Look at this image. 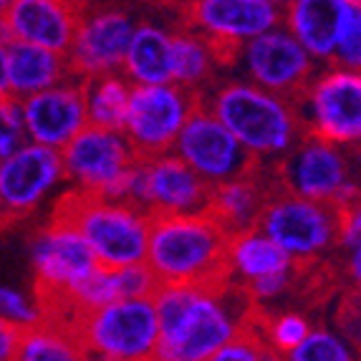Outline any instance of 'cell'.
Masks as SVG:
<instances>
[{"label": "cell", "mask_w": 361, "mask_h": 361, "mask_svg": "<svg viewBox=\"0 0 361 361\" xmlns=\"http://www.w3.org/2000/svg\"><path fill=\"white\" fill-rule=\"evenodd\" d=\"M349 0H290L283 3V23L308 56L331 61Z\"/></svg>", "instance_id": "obj_21"}, {"label": "cell", "mask_w": 361, "mask_h": 361, "mask_svg": "<svg viewBox=\"0 0 361 361\" xmlns=\"http://www.w3.org/2000/svg\"><path fill=\"white\" fill-rule=\"evenodd\" d=\"M20 331L23 326H16L0 316V361H13L16 359V349H18Z\"/></svg>", "instance_id": "obj_33"}, {"label": "cell", "mask_w": 361, "mask_h": 361, "mask_svg": "<svg viewBox=\"0 0 361 361\" xmlns=\"http://www.w3.org/2000/svg\"><path fill=\"white\" fill-rule=\"evenodd\" d=\"M8 94V68H6V49H0V97Z\"/></svg>", "instance_id": "obj_35"}, {"label": "cell", "mask_w": 361, "mask_h": 361, "mask_svg": "<svg viewBox=\"0 0 361 361\" xmlns=\"http://www.w3.org/2000/svg\"><path fill=\"white\" fill-rule=\"evenodd\" d=\"M278 192H283V187L278 182L273 162L263 159L260 169L250 177L212 185L205 210L200 212V217H205L217 233L233 240V238L258 230L265 205Z\"/></svg>", "instance_id": "obj_14"}, {"label": "cell", "mask_w": 361, "mask_h": 361, "mask_svg": "<svg viewBox=\"0 0 361 361\" xmlns=\"http://www.w3.org/2000/svg\"><path fill=\"white\" fill-rule=\"evenodd\" d=\"M124 73H129V78L139 86L172 84V49L167 30L147 20L134 25L124 56Z\"/></svg>", "instance_id": "obj_23"}, {"label": "cell", "mask_w": 361, "mask_h": 361, "mask_svg": "<svg viewBox=\"0 0 361 361\" xmlns=\"http://www.w3.org/2000/svg\"><path fill=\"white\" fill-rule=\"evenodd\" d=\"M283 361H356L349 346L336 336V334L316 329L311 331L303 343H298L290 354L283 356Z\"/></svg>", "instance_id": "obj_30"}, {"label": "cell", "mask_w": 361, "mask_h": 361, "mask_svg": "<svg viewBox=\"0 0 361 361\" xmlns=\"http://www.w3.org/2000/svg\"><path fill=\"white\" fill-rule=\"evenodd\" d=\"M228 243L200 215H149L145 263L164 288L223 293L235 283Z\"/></svg>", "instance_id": "obj_1"}, {"label": "cell", "mask_w": 361, "mask_h": 361, "mask_svg": "<svg viewBox=\"0 0 361 361\" xmlns=\"http://www.w3.org/2000/svg\"><path fill=\"white\" fill-rule=\"evenodd\" d=\"M66 180H76L86 190H104L111 180L134 167V157L121 134L86 124L66 147L59 149Z\"/></svg>", "instance_id": "obj_16"}, {"label": "cell", "mask_w": 361, "mask_h": 361, "mask_svg": "<svg viewBox=\"0 0 361 361\" xmlns=\"http://www.w3.org/2000/svg\"><path fill=\"white\" fill-rule=\"evenodd\" d=\"M6 68H8V94L20 99V102H23V97L28 99L33 94H41L46 89L61 86L63 78H68L66 56L20 41H13L6 49Z\"/></svg>", "instance_id": "obj_22"}, {"label": "cell", "mask_w": 361, "mask_h": 361, "mask_svg": "<svg viewBox=\"0 0 361 361\" xmlns=\"http://www.w3.org/2000/svg\"><path fill=\"white\" fill-rule=\"evenodd\" d=\"M169 49H172V84L190 91H207V81L212 78V61L202 41L187 30H172Z\"/></svg>", "instance_id": "obj_26"}, {"label": "cell", "mask_w": 361, "mask_h": 361, "mask_svg": "<svg viewBox=\"0 0 361 361\" xmlns=\"http://www.w3.org/2000/svg\"><path fill=\"white\" fill-rule=\"evenodd\" d=\"M8 6H11V3H6V0H0V16H3V13L8 11Z\"/></svg>", "instance_id": "obj_36"}, {"label": "cell", "mask_w": 361, "mask_h": 361, "mask_svg": "<svg viewBox=\"0 0 361 361\" xmlns=\"http://www.w3.org/2000/svg\"><path fill=\"white\" fill-rule=\"evenodd\" d=\"M36 281L54 288L76 290L99 271V263L81 238L66 228H46L33 240Z\"/></svg>", "instance_id": "obj_20"}, {"label": "cell", "mask_w": 361, "mask_h": 361, "mask_svg": "<svg viewBox=\"0 0 361 361\" xmlns=\"http://www.w3.org/2000/svg\"><path fill=\"white\" fill-rule=\"evenodd\" d=\"M230 265H233L235 283H253L260 278H271L290 268V258L265 238L260 230L233 238L228 243Z\"/></svg>", "instance_id": "obj_24"}, {"label": "cell", "mask_w": 361, "mask_h": 361, "mask_svg": "<svg viewBox=\"0 0 361 361\" xmlns=\"http://www.w3.org/2000/svg\"><path fill=\"white\" fill-rule=\"evenodd\" d=\"M202 106L260 159H278L306 139L303 116L255 84L230 81L210 94L202 91Z\"/></svg>", "instance_id": "obj_2"}, {"label": "cell", "mask_w": 361, "mask_h": 361, "mask_svg": "<svg viewBox=\"0 0 361 361\" xmlns=\"http://www.w3.org/2000/svg\"><path fill=\"white\" fill-rule=\"evenodd\" d=\"M202 102V91L164 86H129V106L124 121V142L137 164H149L172 154L187 116Z\"/></svg>", "instance_id": "obj_5"}, {"label": "cell", "mask_w": 361, "mask_h": 361, "mask_svg": "<svg viewBox=\"0 0 361 361\" xmlns=\"http://www.w3.org/2000/svg\"><path fill=\"white\" fill-rule=\"evenodd\" d=\"M23 129L36 145L61 149L66 147L86 121V78H71L68 84L54 86L20 102Z\"/></svg>", "instance_id": "obj_15"}, {"label": "cell", "mask_w": 361, "mask_h": 361, "mask_svg": "<svg viewBox=\"0 0 361 361\" xmlns=\"http://www.w3.org/2000/svg\"><path fill=\"white\" fill-rule=\"evenodd\" d=\"M84 8L86 3L63 0H13L6 11V20L16 41L66 56Z\"/></svg>", "instance_id": "obj_17"}, {"label": "cell", "mask_w": 361, "mask_h": 361, "mask_svg": "<svg viewBox=\"0 0 361 361\" xmlns=\"http://www.w3.org/2000/svg\"><path fill=\"white\" fill-rule=\"evenodd\" d=\"M157 336L152 301H114L81 308L68 331L81 361H152Z\"/></svg>", "instance_id": "obj_4"}, {"label": "cell", "mask_w": 361, "mask_h": 361, "mask_svg": "<svg viewBox=\"0 0 361 361\" xmlns=\"http://www.w3.org/2000/svg\"><path fill=\"white\" fill-rule=\"evenodd\" d=\"M132 33L134 20L127 11L109 6H86L71 49L66 51L68 78L121 76Z\"/></svg>", "instance_id": "obj_10"}, {"label": "cell", "mask_w": 361, "mask_h": 361, "mask_svg": "<svg viewBox=\"0 0 361 361\" xmlns=\"http://www.w3.org/2000/svg\"><path fill=\"white\" fill-rule=\"evenodd\" d=\"M172 30L247 43L283 23V3L271 0H197L167 6Z\"/></svg>", "instance_id": "obj_12"}, {"label": "cell", "mask_w": 361, "mask_h": 361, "mask_svg": "<svg viewBox=\"0 0 361 361\" xmlns=\"http://www.w3.org/2000/svg\"><path fill=\"white\" fill-rule=\"evenodd\" d=\"M13 41H16V36H13L11 25H8V20H6V13H3V16H0V49H8Z\"/></svg>", "instance_id": "obj_34"}, {"label": "cell", "mask_w": 361, "mask_h": 361, "mask_svg": "<svg viewBox=\"0 0 361 361\" xmlns=\"http://www.w3.org/2000/svg\"><path fill=\"white\" fill-rule=\"evenodd\" d=\"M210 187L200 180L177 154L145 164L147 215H200L205 210Z\"/></svg>", "instance_id": "obj_19"}, {"label": "cell", "mask_w": 361, "mask_h": 361, "mask_svg": "<svg viewBox=\"0 0 361 361\" xmlns=\"http://www.w3.org/2000/svg\"><path fill=\"white\" fill-rule=\"evenodd\" d=\"M49 228H66L89 245L104 271H119L145 263L147 220L129 205L109 202L94 190L76 187L61 195L51 212Z\"/></svg>", "instance_id": "obj_3"}, {"label": "cell", "mask_w": 361, "mask_h": 361, "mask_svg": "<svg viewBox=\"0 0 361 361\" xmlns=\"http://www.w3.org/2000/svg\"><path fill=\"white\" fill-rule=\"evenodd\" d=\"M210 361H283V356H278L271 349V343L265 341V336L260 334L253 303V306L247 308L245 316H243L240 324H238L233 338Z\"/></svg>", "instance_id": "obj_28"}, {"label": "cell", "mask_w": 361, "mask_h": 361, "mask_svg": "<svg viewBox=\"0 0 361 361\" xmlns=\"http://www.w3.org/2000/svg\"><path fill=\"white\" fill-rule=\"evenodd\" d=\"M177 157L207 185L243 180L258 172L263 159L247 152L228 129L205 111L202 102L187 116L175 142Z\"/></svg>", "instance_id": "obj_9"}, {"label": "cell", "mask_w": 361, "mask_h": 361, "mask_svg": "<svg viewBox=\"0 0 361 361\" xmlns=\"http://www.w3.org/2000/svg\"><path fill=\"white\" fill-rule=\"evenodd\" d=\"M0 316L16 326H33L38 321L36 308L11 288H0Z\"/></svg>", "instance_id": "obj_32"}, {"label": "cell", "mask_w": 361, "mask_h": 361, "mask_svg": "<svg viewBox=\"0 0 361 361\" xmlns=\"http://www.w3.org/2000/svg\"><path fill=\"white\" fill-rule=\"evenodd\" d=\"M23 114H20V99L0 97V159L6 162L8 157H13L16 152L23 147Z\"/></svg>", "instance_id": "obj_31"}, {"label": "cell", "mask_w": 361, "mask_h": 361, "mask_svg": "<svg viewBox=\"0 0 361 361\" xmlns=\"http://www.w3.org/2000/svg\"><path fill=\"white\" fill-rule=\"evenodd\" d=\"M308 111L303 116L306 137L326 145H359L361 137V76L331 68L308 89ZM303 104V109H306Z\"/></svg>", "instance_id": "obj_13"}, {"label": "cell", "mask_w": 361, "mask_h": 361, "mask_svg": "<svg viewBox=\"0 0 361 361\" xmlns=\"http://www.w3.org/2000/svg\"><path fill=\"white\" fill-rule=\"evenodd\" d=\"M129 84L121 76L86 78V121L89 127L121 134L127 121Z\"/></svg>", "instance_id": "obj_25"}, {"label": "cell", "mask_w": 361, "mask_h": 361, "mask_svg": "<svg viewBox=\"0 0 361 361\" xmlns=\"http://www.w3.org/2000/svg\"><path fill=\"white\" fill-rule=\"evenodd\" d=\"M258 230L288 255L290 263L326 258V250L338 245L336 210L288 195L286 190L265 205Z\"/></svg>", "instance_id": "obj_8"}, {"label": "cell", "mask_w": 361, "mask_h": 361, "mask_svg": "<svg viewBox=\"0 0 361 361\" xmlns=\"http://www.w3.org/2000/svg\"><path fill=\"white\" fill-rule=\"evenodd\" d=\"M13 361H81V356L66 334L36 321L33 326H23Z\"/></svg>", "instance_id": "obj_27"}, {"label": "cell", "mask_w": 361, "mask_h": 361, "mask_svg": "<svg viewBox=\"0 0 361 361\" xmlns=\"http://www.w3.org/2000/svg\"><path fill=\"white\" fill-rule=\"evenodd\" d=\"M271 162L288 195L329 205L336 212L359 205V187L351 180L349 159L338 147L306 137L295 149Z\"/></svg>", "instance_id": "obj_7"}, {"label": "cell", "mask_w": 361, "mask_h": 361, "mask_svg": "<svg viewBox=\"0 0 361 361\" xmlns=\"http://www.w3.org/2000/svg\"><path fill=\"white\" fill-rule=\"evenodd\" d=\"M250 306L240 283H230L223 293L195 290L182 326L169 341L157 343L152 361H210L233 338Z\"/></svg>", "instance_id": "obj_6"}, {"label": "cell", "mask_w": 361, "mask_h": 361, "mask_svg": "<svg viewBox=\"0 0 361 361\" xmlns=\"http://www.w3.org/2000/svg\"><path fill=\"white\" fill-rule=\"evenodd\" d=\"M59 180H63L59 149L41 145L20 147L0 164V205L20 217L28 215Z\"/></svg>", "instance_id": "obj_18"}, {"label": "cell", "mask_w": 361, "mask_h": 361, "mask_svg": "<svg viewBox=\"0 0 361 361\" xmlns=\"http://www.w3.org/2000/svg\"><path fill=\"white\" fill-rule=\"evenodd\" d=\"M243 56L255 86L268 91L271 97L281 99L301 114L306 104L308 89L316 81V68L306 51L295 43L288 30H268L263 36L245 43Z\"/></svg>", "instance_id": "obj_11"}, {"label": "cell", "mask_w": 361, "mask_h": 361, "mask_svg": "<svg viewBox=\"0 0 361 361\" xmlns=\"http://www.w3.org/2000/svg\"><path fill=\"white\" fill-rule=\"evenodd\" d=\"M359 61H361V6L356 0H351L343 16L341 33H338L336 49L331 56V68H341V71H356L359 73Z\"/></svg>", "instance_id": "obj_29"}]
</instances>
